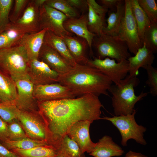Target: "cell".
<instances>
[{"mask_svg":"<svg viewBox=\"0 0 157 157\" xmlns=\"http://www.w3.org/2000/svg\"><path fill=\"white\" fill-rule=\"evenodd\" d=\"M58 155L62 157H86L77 144L67 135L57 150Z\"/></svg>","mask_w":157,"mask_h":157,"instance_id":"cell-29","label":"cell"},{"mask_svg":"<svg viewBox=\"0 0 157 157\" xmlns=\"http://www.w3.org/2000/svg\"><path fill=\"white\" fill-rule=\"evenodd\" d=\"M124 152L111 137L106 135L99 140L89 154L94 157H111L120 156Z\"/></svg>","mask_w":157,"mask_h":157,"instance_id":"cell-21","label":"cell"},{"mask_svg":"<svg viewBox=\"0 0 157 157\" xmlns=\"http://www.w3.org/2000/svg\"><path fill=\"white\" fill-rule=\"evenodd\" d=\"M43 43L56 51L72 67H75L78 64L70 54L61 37L47 30L44 35Z\"/></svg>","mask_w":157,"mask_h":157,"instance_id":"cell-23","label":"cell"},{"mask_svg":"<svg viewBox=\"0 0 157 157\" xmlns=\"http://www.w3.org/2000/svg\"><path fill=\"white\" fill-rule=\"evenodd\" d=\"M10 151L19 157H56L57 150L52 146L47 145L28 149H16Z\"/></svg>","mask_w":157,"mask_h":157,"instance_id":"cell-26","label":"cell"},{"mask_svg":"<svg viewBox=\"0 0 157 157\" xmlns=\"http://www.w3.org/2000/svg\"><path fill=\"white\" fill-rule=\"evenodd\" d=\"M26 34L10 24L7 29L0 34V49L18 44Z\"/></svg>","mask_w":157,"mask_h":157,"instance_id":"cell-28","label":"cell"},{"mask_svg":"<svg viewBox=\"0 0 157 157\" xmlns=\"http://www.w3.org/2000/svg\"><path fill=\"white\" fill-rule=\"evenodd\" d=\"M17 90L14 104L19 110L31 112L39 111L38 102L34 97V84L30 79L15 82Z\"/></svg>","mask_w":157,"mask_h":157,"instance_id":"cell-11","label":"cell"},{"mask_svg":"<svg viewBox=\"0 0 157 157\" xmlns=\"http://www.w3.org/2000/svg\"><path fill=\"white\" fill-rule=\"evenodd\" d=\"M30 61L25 49L18 44L0 49V70L15 82L31 79Z\"/></svg>","mask_w":157,"mask_h":157,"instance_id":"cell-4","label":"cell"},{"mask_svg":"<svg viewBox=\"0 0 157 157\" xmlns=\"http://www.w3.org/2000/svg\"><path fill=\"white\" fill-rule=\"evenodd\" d=\"M125 14L124 0H119L116 6L115 12H110L106 20L107 25L102 30L104 34L117 37Z\"/></svg>","mask_w":157,"mask_h":157,"instance_id":"cell-24","label":"cell"},{"mask_svg":"<svg viewBox=\"0 0 157 157\" xmlns=\"http://www.w3.org/2000/svg\"><path fill=\"white\" fill-rule=\"evenodd\" d=\"M92 43L97 58L102 59L108 57L119 62L131 56L128 51L127 45L124 42L117 37L105 34L102 31L99 36L94 37Z\"/></svg>","mask_w":157,"mask_h":157,"instance_id":"cell-5","label":"cell"},{"mask_svg":"<svg viewBox=\"0 0 157 157\" xmlns=\"http://www.w3.org/2000/svg\"><path fill=\"white\" fill-rule=\"evenodd\" d=\"M137 76L127 74L117 85H112L108 91L112 94V105L116 116L131 114L135 110L134 106L138 101L146 96L148 92H141L136 96L134 88L140 83Z\"/></svg>","mask_w":157,"mask_h":157,"instance_id":"cell-3","label":"cell"},{"mask_svg":"<svg viewBox=\"0 0 157 157\" xmlns=\"http://www.w3.org/2000/svg\"><path fill=\"white\" fill-rule=\"evenodd\" d=\"M125 14L117 37L124 42L128 50L135 55L143 45L140 38L137 24L132 12L129 0H125Z\"/></svg>","mask_w":157,"mask_h":157,"instance_id":"cell-8","label":"cell"},{"mask_svg":"<svg viewBox=\"0 0 157 157\" xmlns=\"http://www.w3.org/2000/svg\"><path fill=\"white\" fill-rule=\"evenodd\" d=\"M19 110L14 103L0 102V117L6 123L17 119Z\"/></svg>","mask_w":157,"mask_h":157,"instance_id":"cell-34","label":"cell"},{"mask_svg":"<svg viewBox=\"0 0 157 157\" xmlns=\"http://www.w3.org/2000/svg\"><path fill=\"white\" fill-rule=\"evenodd\" d=\"M17 119L7 123L8 139L16 140L28 137Z\"/></svg>","mask_w":157,"mask_h":157,"instance_id":"cell-35","label":"cell"},{"mask_svg":"<svg viewBox=\"0 0 157 157\" xmlns=\"http://www.w3.org/2000/svg\"><path fill=\"white\" fill-rule=\"evenodd\" d=\"M147 71V79L146 83L150 87L149 93L153 96L157 95V69L152 65L142 67Z\"/></svg>","mask_w":157,"mask_h":157,"instance_id":"cell-37","label":"cell"},{"mask_svg":"<svg viewBox=\"0 0 157 157\" xmlns=\"http://www.w3.org/2000/svg\"><path fill=\"white\" fill-rule=\"evenodd\" d=\"M91 124L88 120L78 122L71 127L67 134L77 144L83 153H90L96 144L92 142L90 136L89 129Z\"/></svg>","mask_w":157,"mask_h":157,"instance_id":"cell-13","label":"cell"},{"mask_svg":"<svg viewBox=\"0 0 157 157\" xmlns=\"http://www.w3.org/2000/svg\"><path fill=\"white\" fill-rule=\"evenodd\" d=\"M136 112L135 109L131 114L101 118V119L110 122L118 129L122 137L121 144L123 146H127V142L130 139L143 145L147 144L144 138V133L147 129L136 123L135 118Z\"/></svg>","mask_w":157,"mask_h":157,"instance_id":"cell-6","label":"cell"},{"mask_svg":"<svg viewBox=\"0 0 157 157\" xmlns=\"http://www.w3.org/2000/svg\"><path fill=\"white\" fill-rule=\"evenodd\" d=\"M67 1L72 7L77 10H78L84 12L85 10H88V5L86 0H67Z\"/></svg>","mask_w":157,"mask_h":157,"instance_id":"cell-39","label":"cell"},{"mask_svg":"<svg viewBox=\"0 0 157 157\" xmlns=\"http://www.w3.org/2000/svg\"><path fill=\"white\" fill-rule=\"evenodd\" d=\"M86 1L88 5V29L90 32L99 37L104 27L106 26L105 17L108 9L94 0Z\"/></svg>","mask_w":157,"mask_h":157,"instance_id":"cell-16","label":"cell"},{"mask_svg":"<svg viewBox=\"0 0 157 157\" xmlns=\"http://www.w3.org/2000/svg\"><path fill=\"white\" fill-rule=\"evenodd\" d=\"M13 1L0 0V34L7 29L10 24L9 16Z\"/></svg>","mask_w":157,"mask_h":157,"instance_id":"cell-33","label":"cell"},{"mask_svg":"<svg viewBox=\"0 0 157 157\" xmlns=\"http://www.w3.org/2000/svg\"><path fill=\"white\" fill-rule=\"evenodd\" d=\"M17 119L28 137L46 141L50 145L51 138L47 126L39 111L31 112L19 110Z\"/></svg>","mask_w":157,"mask_h":157,"instance_id":"cell-7","label":"cell"},{"mask_svg":"<svg viewBox=\"0 0 157 157\" xmlns=\"http://www.w3.org/2000/svg\"><path fill=\"white\" fill-rule=\"evenodd\" d=\"M76 62L78 64L87 65L89 59L85 55L88 44L84 39L78 36H67L62 38Z\"/></svg>","mask_w":157,"mask_h":157,"instance_id":"cell-20","label":"cell"},{"mask_svg":"<svg viewBox=\"0 0 157 157\" xmlns=\"http://www.w3.org/2000/svg\"><path fill=\"white\" fill-rule=\"evenodd\" d=\"M34 1L35 4L40 8L44 4L46 0H35Z\"/></svg>","mask_w":157,"mask_h":157,"instance_id":"cell-44","label":"cell"},{"mask_svg":"<svg viewBox=\"0 0 157 157\" xmlns=\"http://www.w3.org/2000/svg\"><path fill=\"white\" fill-rule=\"evenodd\" d=\"M29 75L34 85L58 83L59 75L38 59L30 60Z\"/></svg>","mask_w":157,"mask_h":157,"instance_id":"cell-15","label":"cell"},{"mask_svg":"<svg viewBox=\"0 0 157 157\" xmlns=\"http://www.w3.org/2000/svg\"><path fill=\"white\" fill-rule=\"evenodd\" d=\"M151 22H157V5L155 0H138Z\"/></svg>","mask_w":157,"mask_h":157,"instance_id":"cell-36","label":"cell"},{"mask_svg":"<svg viewBox=\"0 0 157 157\" xmlns=\"http://www.w3.org/2000/svg\"><path fill=\"white\" fill-rule=\"evenodd\" d=\"M39 111L47 124L52 146L59 148L71 127L88 120L101 119L102 106L98 97L87 94L77 98L38 102Z\"/></svg>","mask_w":157,"mask_h":157,"instance_id":"cell-1","label":"cell"},{"mask_svg":"<svg viewBox=\"0 0 157 157\" xmlns=\"http://www.w3.org/2000/svg\"><path fill=\"white\" fill-rule=\"evenodd\" d=\"M29 1L27 0H16L13 10L10 17V22L14 23L20 17V15Z\"/></svg>","mask_w":157,"mask_h":157,"instance_id":"cell-38","label":"cell"},{"mask_svg":"<svg viewBox=\"0 0 157 157\" xmlns=\"http://www.w3.org/2000/svg\"><path fill=\"white\" fill-rule=\"evenodd\" d=\"M106 57L104 59L95 58L89 60L87 65L98 69L106 75L115 84L117 85L126 76L129 72V63L127 59L119 62Z\"/></svg>","mask_w":157,"mask_h":157,"instance_id":"cell-9","label":"cell"},{"mask_svg":"<svg viewBox=\"0 0 157 157\" xmlns=\"http://www.w3.org/2000/svg\"><path fill=\"white\" fill-rule=\"evenodd\" d=\"M38 59L45 63L59 75L67 72L73 67L56 51L43 43L40 50Z\"/></svg>","mask_w":157,"mask_h":157,"instance_id":"cell-18","label":"cell"},{"mask_svg":"<svg viewBox=\"0 0 157 157\" xmlns=\"http://www.w3.org/2000/svg\"><path fill=\"white\" fill-rule=\"evenodd\" d=\"M101 5L108 9L112 10H116V6L119 0H99Z\"/></svg>","mask_w":157,"mask_h":157,"instance_id":"cell-41","label":"cell"},{"mask_svg":"<svg viewBox=\"0 0 157 157\" xmlns=\"http://www.w3.org/2000/svg\"><path fill=\"white\" fill-rule=\"evenodd\" d=\"M143 43L154 54L157 51V22H151L144 35Z\"/></svg>","mask_w":157,"mask_h":157,"instance_id":"cell-32","label":"cell"},{"mask_svg":"<svg viewBox=\"0 0 157 157\" xmlns=\"http://www.w3.org/2000/svg\"><path fill=\"white\" fill-rule=\"evenodd\" d=\"M40 14V8L34 0L29 1L22 15L15 22L11 23L25 33H36L41 31Z\"/></svg>","mask_w":157,"mask_h":157,"instance_id":"cell-14","label":"cell"},{"mask_svg":"<svg viewBox=\"0 0 157 157\" xmlns=\"http://www.w3.org/2000/svg\"><path fill=\"white\" fill-rule=\"evenodd\" d=\"M45 4L54 8L65 15L67 18L78 17V11L72 7L67 0H46Z\"/></svg>","mask_w":157,"mask_h":157,"instance_id":"cell-31","label":"cell"},{"mask_svg":"<svg viewBox=\"0 0 157 157\" xmlns=\"http://www.w3.org/2000/svg\"><path fill=\"white\" fill-rule=\"evenodd\" d=\"M1 143L10 151L16 149H28L39 146L49 145L46 141L35 140L28 137L16 140H8Z\"/></svg>","mask_w":157,"mask_h":157,"instance_id":"cell-30","label":"cell"},{"mask_svg":"<svg viewBox=\"0 0 157 157\" xmlns=\"http://www.w3.org/2000/svg\"><path fill=\"white\" fill-rule=\"evenodd\" d=\"M58 83L68 88L76 97L91 94L99 97L109 96L107 91L113 82L97 68L78 64L67 72L59 75Z\"/></svg>","mask_w":157,"mask_h":157,"instance_id":"cell-2","label":"cell"},{"mask_svg":"<svg viewBox=\"0 0 157 157\" xmlns=\"http://www.w3.org/2000/svg\"><path fill=\"white\" fill-rule=\"evenodd\" d=\"M154 58V53L147 48L144 43L143 46L138 49L135 56H131L127 59L129 63V74L131 76H137L139 68L152 65Z\"/></svg>","mask_w":157,"mask_h":157,"instance_id":"cell-22","label":"cell"},{"mask_svg":"<svg viewBox=\"0 0 157 157\" xmlns=\"http://www.w3.org/2000/svg\"><path fill=\"white\" fill-rule=\"evenodd\" d=\"M17 95L15 82L0 70V102L14 103Z\"/></svg>","mask_w":157,"mask_h":157,"instance_id":"cell-25","label":"cell"},{"mask_svg":"<svg viewBox=\"0 0 157 157\" xmlns=\"http://www.w3.org/2000/svg\"><path fill=\"white\" fill-rule=\"evenodd\" d=\"M88 14L83 13L78 17L67 18L64 22L63 26L68 32L74 33L78 36L85 39L88 44L90 53L93 55L92 42L96 35L88 30Z\"/></svg>","mask_w":157,"mask_h":157,"instance_id":"cell-17","label":"cell"},{"mask_svg":"<svg viewBox=\"0 0 157 157\" xmlns=\"http://www.w3.org/2000/svg\"><path fill=\"white\" fill-rule=\"evenodd\" d=\"M40 31L46 29L62 38L73 35L64 27L63 22L67 18L64 14L45 4L40 8Z\"/></svg>","mask_w":157,"mask_h":157,"instance_id":"cell-10","label":"cell"},{"mask_svg":"<svg viewBox=\"0 0 157 157\" xmlns=\"http://www.w3.org/2000/svg\"></svg>","mask_w":157,"mask_h":157,"instance_id":"cell-46","label":"cell"},{"mask_svg":"<svg viewBox=\"0 0 157 157\" xmlns=\"http://www.w3.org/2000/svg\"><path fill=\"white\" fill-rule=\"evenodd\" d=\"M47 30L44 29L35 33H26L19 41L18 44L24 48L30 60L38 59Z\"/></svg>","mask_w":157,"mask_h":157,"instance_id":"cell-19","label":"cell"},{"mask_svg":"<svg viewBox=\"0 0 157 157\" xmlns=\"http://www.w3.org/2000/svg\"><path fill=\"white\" fill-rule=\"evenodd\" d=\"M33 95L38 102L74 98L76 97L68 88L58 83L34 85Z\"/></svg>","mask_w":157,"mask_h":157,"instance_id":"cell-12","label":"cell"},{"mask_svg":"<svg viewBox=\"0 0 157 157\" xmlns=\"http://www.w3.org/2000/svg\"><path fill=\"white\" fill-rule=\"evenodd\" d=\"M0 157H19L13 152L8 150L0 142Z\"/></svg>","mask_w":157,"mask_h":157,"instance_id":"cell-42","label":"cell"},{"mask_svg":"<svg viewBox=\"0 0 157 157\" xmlns=\"http://www.w3.org/2000/svg\"><path fill=\"white\" fill-rule=\"evenodd\" d=\"M124 157H148L140 153H137L131 151H129Z\"/></svg>","mask_w":157,"mask_h":157,"instance_id":"cell-43","label":"cell"},{"mask_svg":"<svg viewBox=\"0 0 157 157\" xmlns=\"http://www.w3.org/2000/svg\"><path fill=\"white\" fill-rule=\"evenodd\" d=\"M56 157H62L61 156H58V155Z\"/></svg>","mask_w":157,"mask_h":157,"instance_id":"cell-45","label":"cell"},{"mask_svg":"<svg viewBox=\"0 0 157 157\" xmlns=\"http://www.w3.org/2000/svg\"><path fill=\"white\" fill-rule=\"evenodd\" d=\"M8 140L7 124L0 117V142H3Z\"/></svg>","mask_w":157,"mask_h":157,"instance_id":"cell-40","label":"cell"},{"mask_svg":"<svg viewBox=\"0 0 157 157\" xmlns=\"http://www.w3.org/2000/svg\"><path fill=\"white\" fill-rule=\"evenodd\" d=\"M132 13L136 22L139 35L143 44L144 32L151 22L140 6L138 0H129Z\"/></svg>","mask_w":157,"mask_h":157,"instance_id":"cell-27","label":"cell"}]
</instances>
